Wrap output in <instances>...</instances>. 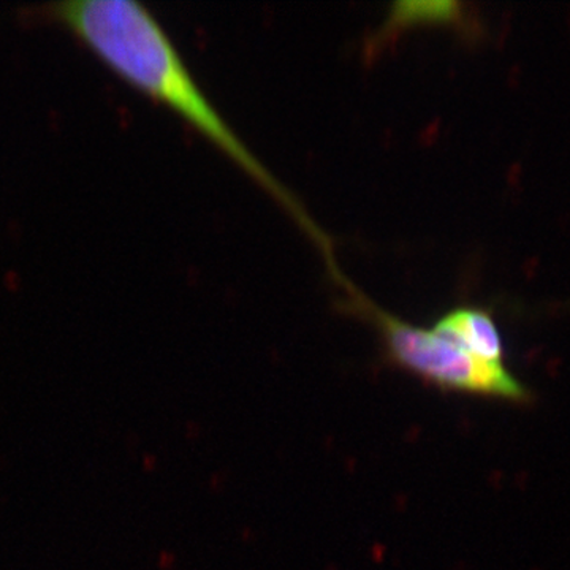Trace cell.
Listing matches in <instances>:
<instances>
[{"mask_svg": "<svg viewBox=\"0 0 570 570\" xmlns=\"http://www.w3.org/2000/svg\"><path fill=\"white\" fill-rule=\"evenodd\" d=\"M461 17V6L456 2H403L396 3L390 13L387 26L392 29H407L419 24L453 22Z\"/></svg>", "mask_w": 570, "mask_h": 570, "instance_id": "obj_4", "label": "cell"}, {"mask_svg": "<svg viewBox=\"0 0 570 570\" xmlns=\"http://www.w3.org/2000/svg\"><path fill=\"white\" fill-rule=\"evenodd\" d=\"M28 17L62 26L119 78L181 116L276 198L306 234L313 236L317 246L325 249V255L332 254L328 239L303 212L294 195L269 174L213 107L163 24L142 3L135 0H62L29 7Z\"/></svg>", "mask_w": 570, "mask_h": 570, "instance_id": "obj_1", "label": "cell"}, {"mask_svg": "<svg viewBox=\"0 0 570 570\" xmlns=\"http://www.w3.org/2000/svg\"><path fill=\"white\" fill-rule=\"evenodd\" d=\"M433 330L480 362L502 365V337L485 311L460 307L439 318Z\"/></svg>", "mask_w": 570, "mask_h": 570, "instance_id": "obj_3", "label": "cell"}, {"mask_svg": "<svg viewBox=\"0 0 570 570\" xmlns=\"http://www.w3.org/2000/svg\"><path fill=\"white\" fill-rule=\"evenodd\" d=\"M348 305L366 317L384 341L385 352L396 366L439 389L471 395L524 401L530 392L504 365H489L450 343L433 328H420L374 305L365 295L347 288Z\"/></svg>", "mask_w": 570, "mask_h": 570, "instance_id": "obj_2", "label": "cell"}]
</instances>
